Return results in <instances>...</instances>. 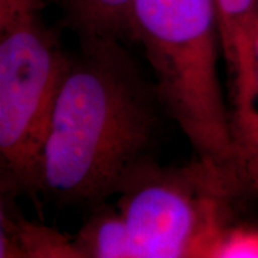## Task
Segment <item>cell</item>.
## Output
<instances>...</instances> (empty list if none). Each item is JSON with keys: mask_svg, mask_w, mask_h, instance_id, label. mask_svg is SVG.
<instances>
[{"mask_svg": "<svg viewBox=\"0 0 258 258\" xmlns=\"http://www.w3.org/2000/svg\"><path fill=\"white\" fill-rule=\"evenodd\" d=\"M134 0H76L79 16L89 33L115 35L129 26Z\"/></svg>", "mask_w": 258, "mask_h": 258, "instance_id": "8992f818", "label": "cell"}, {"mask_svg": "<svg viewBox=\"0 0 258 258\" xmlns=\"http://www.w3.org/2000/svg\"><path fill=\"white\" fill-rule=\"evenodd\" d=\"M71 60L32 12L2 20L0 152L15 175L36 184L56 99Z\"/></svg>", "mask_w": 258, "mask_h": 258, "instance_id": "277c9868", "label": "cell"}, {"mask_svg": "<svg viewBox=\"0 0 258 258\" xmlns=\"http://www.w3.org/2000/svg\"><path fill=\"white\" fill-rule=\"evenodd\" d=\"M237 175L258 188V33L255 40V78L247 125L235 141Z\"/></svg>", "mask_w": 258, "mask_h": 258, "instance_id": "52a82bcc", "label": "cell"}, {"mask_svg": "<svg viewBox=\"0 0 258 258\" xmlns=\"http://www.w3.org/2000/svg\"><path fill=\"white\" fill-rule=\"evenodd\" d=\"M76 251L98 258H135L126 222L122 214L98 212L81 231Z\"/></svg>", "mask_w": 258, "mask_h": 258, "instance_id": "5b68a950", "label": "cell"}, {"mask_svg": "<svg viewBox=\"0 0 258 258\" xmlns=\"http://www.w3.org/2000/svg\"><path fill=\"white\" fill-rule=\"evenodd\" d=\"M235 179L205 161L178 172L142 166L122 191L134 257L214 255L225 238L222 200Z\"/></svg>", "mask_w": 258, "mask_h": 258, "instance_id": "3957f363", "label": "cell"}, {"mask_svg": "<svg viewBox=\"0 0 258 258\" xmlns=\"http://www.w3.org/2000/svg\"><path fill=\"white\" fill-rule=\"evenodd\" d=\"M128 29L145 49L159 98L201 161L238 178L232 120L218 76L214 0H134Z\"/></svg>", "mask_w": 258, "mask_h": 258, "instance_id": "7a4b0ae2", "label": "cell"}, {"mask_svg": "<svg viewBox=\"0 0 258 258\" xmlns=\"http://www.w3.org/2000/svg\"><path fill=\"white\" fill-rule=\"evenodd\" d=\"M155 106L112 35L89 33L71 60L43 145L36 184L63 203L120 192L144 165Z\"/></svg>", "mask_w": 258, "mask_h": 258, "instance_id": "6da1fadb", "label": "cell"}]
</instances>
